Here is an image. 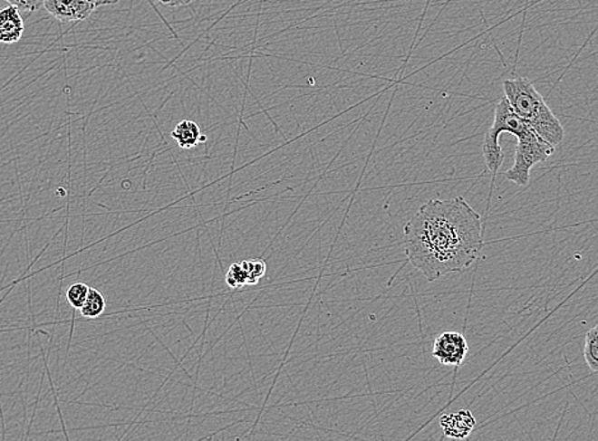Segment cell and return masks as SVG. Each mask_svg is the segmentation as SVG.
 I'll list each match as a JSON object with an SVG mask.
<instances>
[{"label": "cell", "mask_w": 598, "mask_h": 441, "mask_svg": "<svg viewBox=\"0 0 598 441\" xmlns=\"http://www.w3.org/2000/svg\"><path fill=\"white\" fill-rule=\"evenodd\" d=\"M404 244L409 263L429 283L462 273L484 247L480 214L462 197L433 198L405 225Z\"/></svg>", "instance_id": "cell-1"}, {"label": "cell", "mask_w": 598, "mask_h": 441, "mask_svg": "<svg viewBox=\"0 0 598 441\" xmlns=\"http://www.w3.org/2000/svg\"><path fill=\"white\" fill-rule=\"evenodd\" d=\"M503 92L512 109L532 131L553 147L562 144L565 137L564 128L532 81L524 77L506 80L503 83Z\"/></svg>", "instance_id": "cell-2"}, {"label": "cell", "mask_w": 598, "mask_h": 441, "mask_svg": "<svg viewBox=\"0 0 598 441\" xmlns=\"http://www.w3.org/2000/svg\"><path fill=\"white\" fill-rule=\"evenodd\" d=\"M528 130H531V129L515 112L508 100L503 97L497 103L496 111H494L493 125L490 126L486 137H484L483 154L484 158H486L487 171L497 175L500 167L503 165V160H505V156H503V150L499 144L500 135L503 132H508V134L515 135L516 138H518L519 135L525 134Z\"/></svg>", "instance_id": "cell-3"}, {"label": "cell", "mask_w": 598, "mask_h": 441, "mask_svg": "<svg viewBox=\"0 0 598 441\" xmlns=\"http://www.w3.org/2000/svg\"><path fill=\"white\" fill-rule=\"evenodd\" d=\"M516 147L515 163L505 173V177L521 187H527L530 184V172L532 167L537 163L545 162L552 156L555 147L547 143L536 132L528 130L517 138Z\"/></svg>", "instance_id": "cell-4"}, {"label": "cell", "mask_w": 598, "mask_h": 441, "mask_svg": "<svg viewBox=\"0 0 598 441\" xmlns=\"http://www.w3.org/2000/svg\"><path fill=\"white\" fill-rule=\"evenodd\" d=\"M468 352V341L462 333L447 331L434 339L432 354L442 365L459 367Z\"/></svg>", "instance_id": "cell-5"}, {"label": "cell", "mask_w": 598, "mask_h": 441, "mask_svg": "<svg viewBox=\"0 0 598 441\" xmlns=\"http://www.w3.org/2000/svg\"><path fill=\"white\" fill-rule=\"evenodd\" d=\"M99 7V0H43V8L62 24L86 20Z\"/></svg>", "instance_id": "cell-6"}, {"label": "cell", "mask_w": 598, "mask_h": 441, "mask_svg": "<svg viewBox=\"0 0 598 441\" xmlns=\"http://www.w3.org/2000/svg\"><path fill=\"white\" fill-rule=\"evenodd\" d=\"M439 424L447 437L465 440L470 436L477 425V420L470 409H459L456 414L443 415Z\"/></svg>", "instance_id": "cell-7"}, {"label": "cell", "mask_w": 598, "mask_h": 441, "mask_svg": "<svg viewBox=\"0 0 598 441\" xmlns=\"http://www.w3.org/2000/svg\"><path fill=\"white\" fill-rule=\"evenodd\" d=\"M24 22L21 11L14 5L0 9V43L14 45L24 36Z\"/></svg>", "instance_id": "cell-8"}, {"label": "cell", "mask_w": 598, "mask_h": 441, "mask_svg": "<svg viewBox=\"0 0 598 441\" xmlns=\"http://www.w3.org/2000/svg\"><path fill=\"white\" fill-rule=\"evenodd\" d=\"M173 140L181 149H193L198 144L206 143V135L201 134L199 125L191 120H182L171 132Z\"/></svg>", "instance_id": "cell-9"}, {"label": "cell", "mask_w": 598, "mask_h": 441, "mask_svg": "<svg viewBox=\"0 0 598 441\" xmlns=\"http://www.w3.org/2000/svg\"><path fill=\"white\" fill-rule=\"evenodd\" d=\"M106 310V301L103 297L102 292L96 288H90L88 292V297L86 302H84L83 307L81 308V316L84 318H90V320H94V318H99L101 314L103 313Z\"/></svg>", "instance_id": "cell-10"}, {"label": "cell", "mask_w": 598, "mask_h": 441, "mask_svg": "<svg viewBox=\"0 0 598 441\" xmlns=\"http://www.w3.org/2000/svg\"><path fill=\"white\" fill-rule=\"evenodd\" d=\"M584 360L593 373H598V324L585 333Z\"/></svg>", "instance_id": "cell-11"}, {"label": "cell", "mask_w": 598, "mask_h": 441, "mask_svg": "<svg viewBox=\"0 0 598 441\" xmlns=\"http://www.w3.org/2000/svg\"><path fill=\"white\" fill-rule=\"evenodd\" d=\"M241 264L247 273V285H256L265 276L267 266L263 258L245 260Z\"/></svg>", "instance_id": "cell-12"}, {"label": "cell", "mask_w": 598, "mask_h": 441, "mask_svg": "<svg viewBox=\"0 0 598 441\" xmlns=\"http://www.w3.org/2000/svg\"><path fill=\"white\" fill-rule=\"evenodd\" d=\"M90 286L84 283H75L69 286L67 290V301L69 305L74 310L80 311L83 307L84 302L88 297Z\"/></svg>", "instance_id": "cell-13"}, {"label": "cell", "mask_w": 598, "mask_h": 441, "mask_svg": "<svg viewBox=\"0 0 598 441\" xmlns=\"http://www.w3.org/2000/svg\"><path fill=\"white\" fill-rule=\"evenodd\" d=\"M226 283L231 289H241L247 285V273L241 263L229 266L226 273Z\"/></svg>", "instance_id": "cell-14"}, {"label": "cell", "mask_w": 598, "mask_h": 441, "mask_svg": "<svg viewBox=\"0 0 598 441\" xmlns=\"http://www.w3.org/2000/svg\"><path fill=\"white\" fill-rule=\"evenodd\" d=\"M5 2L20 9L21 12H27V14H34L43 7V0H5Z\"/></svg>", "instance_id": "cell-15"}, {"label": "cell", "mask_w": 598, "mask_h": 441, "mask_svg": "<svg viewBox=\"0 0 598 441\" xmlns=\"http://www.w3.org/2000/svg\"><path fill=\"white\" fill-rule=\"evenodd\" d=\"M159 5L165 7H185V5H191L195 0H157Z\"/></svg>", "instance_id": "cell-16"}, {"label": "cell", "mask_w": 598, "mask_h": 441, "mask_svg": "<svg viewBox=\"0 0 598 441\" xmlns=\"http://www.w3.org/2000/svg\"><path fill=\"white\" fill-rule=\"evenodd\" d=\"M119 2L120 0H99V7L100 5H113Z\"/></svg>", "instance_id": "cell-17"}]
</instances>
